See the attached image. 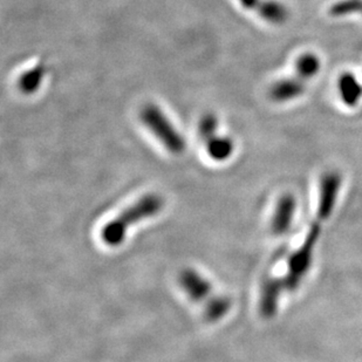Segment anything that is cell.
Returning a JSON list of instances; mask_svg holds the SVG:
<instances>
[{"mask_svg":"<svg viewBox=\"0 0 362 362\" xmlns=\"http://www.w3.org/2000/svg\"><path fill=\"white\" fill-rule=\"evenodd\" d=\"M45 76H46V66L42 62H39L38 65L28 69L19 78L18 87L24 94H33L38 90Z\"/></svg>","mask_w":362,"mask_h":362,"instance_id":"13","label":"cell"},{"mask_svg":"<svg viewBox=\"0 0 362 362\" xmlns=\"http://www.w3.org/2000/svg\"><path fill=\"white\" fill-rule=\"evenodd\" d=\"M180 284L192 300L203 306L204 317L208 322H219L231 310V300L229 298L214 293L211 284L195 270L185 269L182 271Z\"/></svg>","mask_w":362,"mask_h":362,"instance_id":"3","label":"cell"},{"mask_svg":"<svg viewBox=\"0 0 362 362\" xmlns=\"http://www.w3.org/2000/svg\"><path fill=\"white\" fill-rule=\"evenodd\" d=\"M322 59L315 52H304L298 55L294 62V72L296 76L299 79L308 80L315 79L322 71Z\"/></svg>","mask_w":362,"mask_h":362,"instance_id":"10","label":"cell"},{"mask_svg":"<svg viewBox=\"0 0 362 362\" xmlns=\"http://www.w3.org/2000/svg\"><path fill=\"white\" fill-rule=\"evenodd\" d=\"M256 12L267 24L276 26L285 24L291 16L286 5L279 0H263Z\"/></svg>","mask_w":362,"mask_h":362,"instance_id":"11","label":"cell"},{"mask_svg":"<svg viewBox=\"0 0 362 362\" xmlns=\"http://www.w3.org/2000/svg\"><path fill=\"white\" fill-rule=\"evenodd\" d=\"M141 121L158 137V140L171 154H181L185 149V141L178 133L165 114L154 103H147L141 110Z\"/></svg>","mask_w":362,"mask_h":362,"instance_id":"4","label":"cell"},{"mask_svg":"<svg viewBox=\"0 0 362 362\" xmlns=\"http://www.w3.org/2000/svg\"><path fill=\"white\" fill-rule=\"evenodd\" d=\"M164 201L158 194H147L127 208L101 230L103 242L108 246H119L126 238L127 231L137 222L158 215L163 208Z\"/></svg>","mask_w":362,"mask_h":362,"instance_id":"1","label":"cell"},{"mask_svg":"<svg viewBox=\"0 0 362 362\" xmlns=\"http://www.w3.org/2000/svg\"><path fill=\"white\" fill-rule=\"evenodd\" d=\"M328 14L333 18L362 16V0H337L328 7Z\"/></svg>","mask_w":362,"mask_h":362,"instance_id":"14","label":"cell"},{"mask_svg":"<svg viewBox=\"0 0 362 362\" xmlns=\"http://www.w3.org/2000/svg\"><path fill=\"white\" fill-rule=\"evenodd\" d=\"M324 224L320 219H313L303 243L287 258L286 272L281 278L288 293L296 292L310 274L315 262V247L322 237Z\"/></svg>","mask_w":362,"mask_h":362,"instance_id":"2","label":"cell"},{"mask_svg":"<svg viewBox=\"0 0 362 362\" xmlns=\"http://www.w3.org/2000/svg\"><path fill=\"white\" fill-rule=\"evenodd\" d=\"M204 144L209 156L215 161H226L235 151L233 141L230 137L221 136L218 134L204 141Z\"/></svg>","mask_w":362,"mask_h":362,"instance_id":"12","label":"cell"},{"mask_svg":"<svg viewBox=\"0 0 362 362\" xmlns=\"http://www.w3.org/2000/svg\"><path fill=\"white\" fill-rule=\"evenodd\" d=\"M306 92V82L293 78H283L277 80L269 89V96L274 103H287L299 99Z\"/></svg>","mask_w":362,"mask_h":362,"instance_id":"8","label":"cell"},{"mask_svg":"<svg viewBox=\"0 0 362 362\" xmlns=\"http://www.w3.org/2000/svg\"><path fill=\"white\" fill-rule=\"evenodd\" d=\"M286 292L283 278L267 276L260 286L258 311L262 318L270 320L277 315L279 303L283 293Z\"/></svg>","mask_w":362,"mask_h":362,"instance_id":"7","label":"cell"},{"mask_svg":"<svg viewBox=\"0 0 362 362\" xmlns=\"http://www.w3.org/2000/svg\"><path fill=\"white\" fill-rule=\"evenodd\" d=\"M243 8L247 11H255L256 12L263 0H238Z\"/></svg>","mask_w":362,"mask_h":362,"instance_id":"16","label":"cell"},{"mask_svg":"<svg viewBox=\"0 0 362 362\" xmlns=\"http://www.w3.org/2000/svg\"><path fill=\"white\" fill-rule=\"evenodd\" d=\"M339 100L347 108H356L362 100V83L356 74L344 72L337 81Z\"/></svg>","mask_w":362,"mask_h":362,"instance_id":"9","label":"cell"},{"mask_svg":"<svg viewBox=\"0 0 362 362\" xmlns=\"http://www.w3.org/2000/svg\"><path fill=\"white\" fill-rule=\"evenodd\" d=\"M344 177L338 170L325 171L319 180L318 201L315 218L326 223L334 214L341 192Z\"/></svg>","mask_w":362,"mask_h":362,"instance_id":"5","label":"cell"},{"mask_svg":"<svg viewBox=\"0 0 362 362\" xmlns=\"http://www.w3.org/2000/svg\"><path fill=\"white\" fill-rule=\"evenodd\" d=\"M199 135L203 142L217 134L218 129V120L212 113L205 114L199 122Z\"/></svg>","mask_w":362,"mask_h":362,"instance_id":"15","label":"cell"},{"mask_svg":"<svg viewBox=\"0 0 362 362\" xmlns=\"http://www.w3.org/2000/svg\"><path fill=\"white\" fill-rule=\"evenodd\" d=\"M298 199L292 192H284L276 202L271 217L270 230L274 237L286 236L297 216Z\"/></svg>","mask_w":362,"mask_h":362,"instance_id":"6","label":"cell"}]
</instances>
